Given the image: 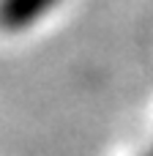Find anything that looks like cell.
I'll use <instances>...</instances> for the list:
<instances>
[{"label":"cell","mask_w":153,"mask_h":156,"mask_svg":"<svg viewBox=\"0 0 153 156\" xmlns=\"http://www.w3.org/2000/svg\"><path fill=\"white\" fill-rule=\"evenodd\" d=\"M57 0H0V27L3 30H25L36 25Z\"/></svg>","instance_id":"1"}]
</instances>
